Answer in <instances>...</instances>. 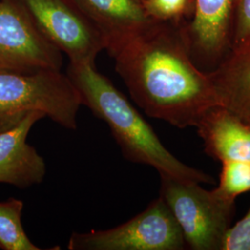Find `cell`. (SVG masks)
<instances>
[{
  "label": "cell",
  "mask_w": 250,
  "mask_h": 250,
  "mask_svg": "<svg viewBox=\"0 0 250 250\" xmlns=\"http://www.w3.org/2000/svg\"><path fill=\"white\" fill-rule=\"evenodd\" d=\"M108 54L147 116L185 129L220 105L208 73L189 53L180 21L150 20Z\"/></svg>",
  "instance_id": "6da1fadb"
},
{
  "label": "cell",
  "mask_w": 250,
  "mask_h": 250,
  "mask_svg": "<svg viewBox=\"0 0 250 250\" xmlns=\"http://www.w3.org/2000/svg\"><path fill=\"white\" fill-rule=\"evenodd\" d=\"M66 74L80 95L82 106L109 127L125 160L150 166L159 174L181 181L214 183L210 175L171 154L125 95L98 72L95 63L70 62Z\"/></svg>",
  "instance_id": "7a4b0ae2"
},
{
  "label": "cell",
  "mask_w": 250,
  "mask_h": 250,
  "mask_svg": "<svg viewBox=\"0 0 250 250\" xmlns=\"http://www.w3.org/2000/svg\"><path fill=\"white\" fill-rule=\"evenodd\" d=\"M80 95L62 71L0 73V133L39 111L69 130L77 129Z\"/></svg>",
  "instance_id": "3957f363"
},
{
  "label": "cell",
  "mask_w": 250,
  "mask_h": 250,
  "mask_svg": "<svg viewBox=\"0 0 250 250\" xmlns=\"http://www.w3.org/2000/svg\"><path fill=\"white\" fill-rule=\"evenodd\" d=\"M161 196L169 207L193 250H221L231 226L235 202L206 190L197 182L181 181L160 174Z\"/></svg>",
  "instance_id": "277c9868"
},
{
  "label": "cell",
  "mask_w": 250,
  "mask_h": 250,
  "mask_svg": "<svg viewBox=\"0 0 250 250\" xmlns=\"http://www.w3.org/2000/svg\"><path fill=\"white\" fill-rule=\"evenodd\" d=\"M67 247L70 250H183L187 243L160 196L141 213L114 228L72 232Z\"/></svg>",
  "instance_id": "5b68a950"
},
{
  "label": "cell",
  "mask_w": 250,
  "mask_h": 250,
  "mask_svg": "<svg viewBox=\"0 0 250 250\" xmlns=\"http://www.w3.org/2000/svg\"><path fill=\"white\" fill-rule=\"evenodd\" d=\"M38 31L70 62L95 63L105 41L73 0H18Z\"/></svg>",
  "instance_id": "8992f818"
},
{
  "label": "cell",
  "mask_w": 250,
  "mask_h": 250,
  "mask_svg": "<svg viewBox=\"0 0 250 250\" xmlns=\"http://www.w3.org/2000/svg\"><path fill=\"white\" fill-rule=\"evenodd\" d=\"M62 53L38 31L18 0H0V73L62 71Z\"/></svg>",
  "instance_id": "52a82bcc"
},
{
  "label": "cell",
  "mask_w": 250,
  "mask_h": 250,
  "mask_svg": "<svg viewBox=\"0 0 250 250\" xmlns=\"http://www.w3.org/2000/svg\"><path fill=\"white\" fill-rule=\"evenodd\" d=\"M236 0H193L181 30L193 61L204 72L215 69L232 48Z\"/></svg>",
  "instance_id": "ba28073f"
},
{
  "label": "cell",
  "mask_w": 250,
  "mask_h": 250,
  "mask_svg": "<svg viewBox=\"0 0 250 250\" xmlns=\"http://www.w3.org/2000/svg\"><path fill=\"white\" fill-rule=\"evenodd\" d=\"M44 118L42 112H32L19 125L0 133V183L28 188L43 182L45 161L27 143V137L32 127Z\"/></svg>",
  "instance_id": "9c48e42d"
},
{
  "label": "cell",
  "mask_w": 250,
  "mask_h": 250,
  "mask_svg": "<svg viewBox=\"0 0 250 250\" xmlns=\"http://www.w3.org/2000/svg\"><path fill=\"white\" fill-rule=\"evenodd\" d=\"M195 128L212 159L250 163V126L226 107L209 108Z\"/></svg>",
  "instance_id": "30bf717a"
},
{
  "label": "cell",
  "mask_w": 250,
  "mask_h": 250,
  "mask_svg": "<svg viewBox=\"0 0 250 250\" xmlns=\"http://www.w3.org/2000/svg\"><path fill=\"white\" fill-rule=\"evenodd\" d=\"M103 37L107 53L147 23L142 0H73Z\"/></svg>",
  "instance_id": "8fae6325"
},
{
  "label": "cell",
  "mask_w": 250,
  "mask_h": 250,
  "mask_svg": "<svg viewBox=\"0 0 250 250\" xmlns=\"http://www.w3.org/2000/svg\"><path fill=\"white\" fill-rule=\"evenodd\" d=\"M220 106L245 121L250 116V43L232 47L208 72Z\"/></svg>",
  "instance_id": "7c38bea8"
},
{
  "label": "cell",
  "mask_w": 250,
  "mask_h": 250,
  "mask_svg": "<svg viewBox=\"0 0 250 250\" xmlns=\"http://www.w3.org/2000/svg\"><path fill=\"white\" fill-rule=\"evenodd\" d=\"M23 201L10 197L0 202V250H42L28 237L21 223Z\"/></svg>",
  "instance_id": "4fadbf2b"
},
{
  "label": "cell",
  "mask_w": 250,
  "mask_h": 250,
  "mask_svg": "<svg viewBox=\"0 0 250 250\" xmlns=\"http://www.w3.org/2000/svg\"><path fill=\"white\" fill-rule=\"evenodd\" d=\"M214 190L221 197L233 202L238 196L250 191V162L223 161L220 184Z\"/></svg>",
  "instance_id": "5bb4252c"
},
{
  "label": "cell",
  "mask_w": 250,
  "mask_h": 250,
  "mask_svg": "<svg viewBox=\"0 0 250 250\" xmlns=\"http://www.w3.org/2000/svg\"><path fill=\"white\" fill-rule=\"evenodd\" d=\"M146 15L155 21H183L192 12L193 0H142Z\"/></svg>",
  "instance_id": "9a60e30c"
},
{
  "label": "cell",
  "mask_w": 250,
  "mask_h": 250,
  "mask_svg": "<svg viewBox=\"0 0 250 250\" xmlns=\"http://www.w3.org/2000/svg\"><path fill=\"white\" fill-rule=\"evenodd\" d=\"M221 250H250V208L239 222L229 227Z\"/></svg>",
  "instance_id": "2e32d148"
},
{
  "label": "cell",
  "mask_w": 250,
  "mask_h": 250,
  "mask_svg": "<svg viewBox=\"0 0 250 250\" xmlns=\"http://www.w3.org/2000/svg\"><path fill=\"white\" fill-rule=\"evenodd\" d=\"M249 43H250V0H236L232 48Z\"/></svg>",
  "instance_id": "e0dca14e"
},
{
  "label": "cell",
  "mask_w": 250,
  "mask_h": 250,
  "mask_svg": "<svg viewBox=\"0 0 250 250\" xmlns=\"http://www.w3.org/2000/svg\"><path fill=\"white\" fill-rule=\"evenodd\" d=\"M245 122H246V123L250 126V116L248 117V118L245 120Z\"/></svg>",
  "instance_id": "ac0fdd59"
}]
</instances>
